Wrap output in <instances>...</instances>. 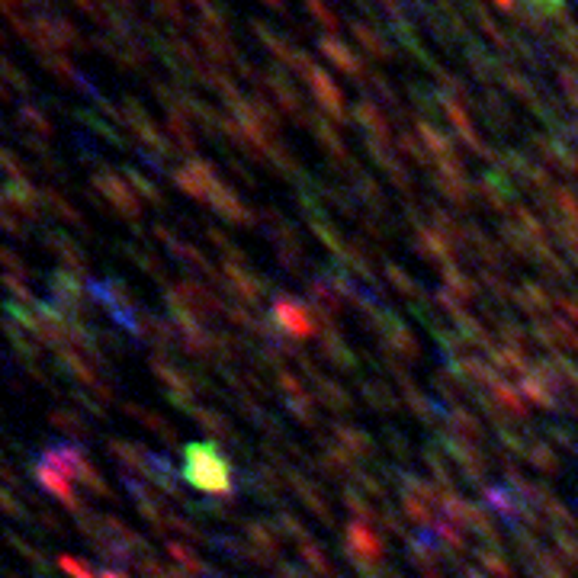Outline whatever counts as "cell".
I'll return each mask as SVG.
<instances>
[{"mask_svg":"<svg viewBox=\"0 0 578 578\" xmlns=\"http://www.w3.org/2000/svg\"><path fill=\"white\" fill-rule=\"evenodd\" d=\"M184 476L186 486H193L196 492L212 495V498H241V479H235V466H231L229 453H222L219 444H184Z\"/></svg>","mask_w":578,"mask_h":578,"instance_id":"cell-1","label":"cell"},{"mask_svg":"<svg viewBox=\"0 0 578 578\" xmlns=\"http://www.w3.org/2000/svg\"><path fill=\"white\" fill-rule=\"evenodd\" d=\"M46 296L65 318H74V322H87V315L93 312V296L87 289L84 277H74L68 270H52L46 280Z\"/></svg>","mask_w":578,"mask_h":578,"instance_id":"cell-2","label":"cell"},{"mask_svg":"<svg viewBox=\"0 0 578 578\" xmlns=\"http://www.w3.org/2000/svg\"><path fill=\"white\" fill-rule=\"evenodd\" d=\"M383 533L367 521H347L344 524V556L360 575L383 569Z\"/></svg>","mask_w":578,"mask_h":578,"instance_id":"cell-3","label":"cell"},{"mask_svg":"<svg viewBox=\"0 0 578 578\" xmlns=\"http://www.w3.org/2000/svg\"><path fill=\"white\" fill-rule=\"evenodd\" d=\"M376 338H379V350H383L385 357H395V360L409 363V367H411V363L424 360L421 341L415 338V332H411L409 324L395 315L393 308H385L383 315H379Z\"/></svg>","mask_w":578,"mask_h":578,"instance_id":"cell-4","label":"cell"},{"mask_svg":"<svg viewBox=\"0 0 578 578\" xmlns=\"http://www.w3.org/2000/svg\"><path fill=\"white\" fill-rule=\"evenodd\" d=\"M93 190L103 193V200L113 206V212L123 219V222H129L132 229H142L139 225L142 200H139V193L132 190L123 177H116L113 170H97V174H93Z\"/></svg>","mask_w":578,"mask_h":578,"instance_id":"cell-5","label":"cell"},{"mask_svg":"<svg viewBox=\"0 0 578 578\" xmlns=\"http://www.w3.org/2000/svg\"><path fill=\"white\" fill-rule=\"evenodd\" d=\"M270 318L277 322V328L286 334V338H293V341L318 338V324H315V315H312V308H308V302L289 299L286 293H277L273 296Z\"/></svg>","mask_w":578,"mask_h":578,"instance_id":"cell-6","label":"cell"},{"mask_svg":"<svg viewBox=\"0 0 578 578\" xmlns=\"http://www.w3.org/2000/svg\"><path fill=\"white\" fill-rule=\"evenodd\" d=\"M219 267H222V289L231 299L247 308L261 306V299L267 296V280L247 270V263H219Z\"/></svg>","mask_w":578,"mask_h":578,"instance_id":"cell-7","label":"cell"},{"mask_svg":"<svg viewBox=\"0 0 578 578\" xmlns=\"http://www.w3.org/2000/svg\"><path fill=\"white\" fill-rule=\"evenodd\" d=\"M283 476H286V486H289V492H293L296 498H299L302 505H306V508L318 517V521H324L328 527H334V511H332V505H328V498H324L322 486H318L315 479L308 476V472L296 470L293 462H289V466H283Z\"/></svg>","mask_w":578,"mask_h":578,"instance_id":"cell-8","label":"cell"},{"mask_svg":"<svg viewBox=\"0 0 578 578\" xmlns=\"http://www.w3.org/2000/svg\"><path fill=\"white\" fill-rule=\"evenodd\" d=\"M0 193H4V200L23 216V222H32V225L46 222V200H42V190H36L26 177L7 180V184L0 186Z\"/></svg>","mask_w":578,"mask_h":578,"instance_id":"cell-9","label":"cell"},{"mask_svg":"<svg viewBox=\"0 0 578 578\" xmlns=\"http://www.w3.org/2000/svg\"><path fill=\"white\" fill-rule=\"evenodd\" d=\"M437 444L447 450L450 462L460 470V476H466L470 482H486V476H488L486 450L472 447V444H462V440H453V437H447V434H440Z\"/></svg>","mask_w":578,"mask_h":578,"instance_id":"cell-10","label":"cell"},{"mask_svg":"<svg viewBox=\"0 0 578 578\" xmlns=\"http://www.w3.org/2000/svg\"><path fill=\"white\" fill-rule=\"evenodd\" d=\"M190 418L200 424V427L209 434V437H216L219 447H222V450H231V453L245 456V440H241V434L235 431V424H231L219 409H209V405H196V411H193Z\"/></svg>","mask_w":578,"mask_h":578,"instance_id":"cell-11","label":"cell"},{"mask_svg":"<svg viewBox=\"0 0 578 578\" xmlns=\"http://www.w3.org/2000/svg\"><path fill=\"white\" fill-rule=\"evenodd\" d=\"M42 241L58 257V270H68L74 277H87V254L74 238H68L62 229H42Z\"/></svg>","mask_w":578,"mask_h":578,"instance_id":"cell-12","label":"cell"},{"mask_svg":"<svg viewBox=\"0 0 578 578\" xmlns=\"http://www.w3.org/2000/svg\"><path fill=\"white\" fill-rule=\"evenodd\" d=\"M30 470H32V479H36L39 486L46 488L48 495H55V498L62 501L65 508L71 511V514H81V511L87 508V505H81V498H77V492H74V482H71V479H65L62 472H55L52 466H46V462L39 460H32L30 462Z\"/></svg>","mask_w":578,"mask_h":578,"instance_id":"cell-13","label":"cell"},{"mask_svg":"<svg viewBox=\"0 0 578 578\" xmlns=\"http://www.w3.org/2000/svg\"><path fill=\"white\" fill-rule=\"evenodd\" d=\"M328 437H332L334 444H341V447L354 456L357 462H367V460L376 456V440H373V434L363 431V427H357V424L334 421L332 427H328Z\"/></svg>","mask_w":578,"mask_h":578,"instance_id":"cell-14","label":"cell"},{"mask_svg":"<svg viewBox=\"0 0 578 578\" xmlns=\"http://www.w3.org/2000/svg\"><path fill=\"white\" fill-rule=\"evenodd\" d=\"M415 251L427 263H434V267H447V263H456L453 241L444 238V235H440L437 229H431L427 222L418 225V231H415Z\"/></svg>","mask_w":578,"mask_h":578,"instance_id":"cell-15","label":"cell"},{"mask_svg":"<svg viewBox=\"0 0 578 578\" xmlns=\"http://www.w3.org/2000/svg\"><path fill=\"white\" fill-rule=\"evenodd\" d=\"M401 405H405V409H409L418 421L431 424V427H440V424H444V418H447V409H444V405H440L434 395L421 393L415 379L401 383Z\"/></svg>","mask_w":578,"mask_h":578,"instance_id":"cell-16","label":"cell"},{"mask_svg":"<svg viewBox=\"0 0 578 578\" xmlns=\"http://www.w3.org/2000/svg\"><path fill=\"white\" fill-rule=\"evenodd\" d=\"M241 537H245L254 549L267 553L273 563H280V553H283V533H280L277 521H263V517L241 521Z\"/></svg>","mask_w":578,"mask_h":578,"instance_id":"cell-17","label":"cell"},{"mask_svg":"<svg viewBox=\"0 0 578 578\" xmlns=\"http://www.w3.org/2000/svg\"><path fill=\"white\" fill-rule=\"evenodd\" d=\"M440 434H447V437L479 447V444H482V437H486V427H482V418L472 415L470 409L453 405V409H447V418H444V431H440Z\"/></svg>","mask_w":578,"mask_h":578,"instance_id":"cell-18","label":"cell"},{"mask_svg":"<svg viewBox=\"0 0 578 578\" xmlns=\"http://www.w3.org/2000/svg\"><path fill=\"white\" fill-rule=\"evenodd\" d=\"M318 350H322L324 360L334 363L341 373H357V367H360V360H357V354L347 347V341H344V334H341L338 324L322 328V334H318Z\"/></svg>","mask_w":578,"mask_h":578,"instance_id":"cell-19","label":"cell"},{"mask_svg":"<svg viewBox=\"0 0 578 578\" xmlns=\"http://www.w3.org/2000/svg\"><path fill=\"white\" fill-rule=\"evenodd\" d=\"M107 450H109V456L119 462V472H129V476L145 479L148 456H151V450H145L142 444H135V440H125V437H107Z\"/></svg>","mask_w":578,"mask_h":578,"instance_id":"cell-20","label":"cell"},{"mask_svg":"<svg viewBox=\"0 0 578 578\" xmlns=\"http://www.w3.org/2000/svg\"><path fill=\"white\" fill-rule=\"evenodd\" d=\"M177 184H180V190H184L186 196H193V200H200V203H209L212 190H216L222 180L212 174V168H209V164L196 161V164H186L184 170H177Z\"/></svg>","mask_w":578,"mask_h":578,"instance_id":"cell-21","label":"cell"},{"mask_svg":"<svg viewBox=\"0 0 578 578\" xmlns=\"http://www.w3.org/2000/svg\"><path fill=\"white\" fill-rule=\"evenodd\" d=\"M209 206L216 209L219 216L225 219V222L231 225H257L254 212L245 206V203L235 196V190H229L225 184H219L216 190H212V196H209Z\"/></svg>","mask_w":578,"mask_h":578,"instance_id":"cell-22","label":"cell"},{"mask_svg":"<svg viewBox=\"0 0 578 578\" xmlns=\"http://www.w3.org/2000/svg\"><path fill=\"white\" fill-rule=\"evenodd\" d=\"M308 385H312V395H315V401L322 405V409L328 411H350V405H354V399H350V393H347L344 385L334 383L328 373H318V376L308 379Z\"/></svg>","mask_w":578,"mask_h":578,"instance_id":"cell-23","label":"cell"},{"mask_svg":"<svg viewBox=\"0 0 578 578\" xmlns=\"http://www.w3.org/2000/svg\"><path fill=\"white\" fill-rule=\"evenodd\" d=\"M514 302L524 308L531 318H547V315H553L556 296L539 283H521V286H514Z\"/></svg>","mask_w":578,"mask_h":578,"instance_id":"cell-24","label":"cell"},{"mask_svg":"<svg viewBox=\"0 0 578 578\" xmlns=\"http://www.w3.org/2000/svg\"><path fill=\"white\" fill-rule=\"evenodd\" d=\"M488 363H492L495 370L501 373L505 379H521L531 373V357L524 354V350H514V347H505V344H495L492 350H488Z\"/></svg>","mask_w":578,"mask_h":578,"instance_id":"cell-25","label":"cell"},{"mask_svg":"<svg viewBox=\"0 0 578 578\" xmlns=\"http://www.w3.org/2000/svg\"><path fill=\"white\" fill-rule=\"evenodd\" d=\"M48 424L55 431H62L71 444H84L91 437V421L84 415H77L74 409H52L48 411Z\"/></svg>","mask_w":578,"mask_h":578,"instance_id":"cell-26","label":"cell"},{"mask_svg":"<svg viewBox=\"0 0 578 578\" xmlns=\"http://www.w3.org/2000/svg\"><path fill=\"white\" fill-rule=\"evenodd\" d=\"M123 411L129 418H135V421H142L148 427V431L154 434V437H161L164 444H177V431L168 424V418H161L158 411L145 409V405H135V401H123Z\"/></svg>","mask_w":578,"mask_h":578,"instance_id":"cell-27","label":"cell"},{"mask_svg":"<svg viewBox=\"0 0 578 578\" xmlns=\"http://www.w3.org/2000/svg\"><path fill=\"white\" fill-rule=\"evenodd\" d=\"M424 466L431 472V482L437 488H453V462H450L447 450L440 444H427L424 447Z\"/></svg>","mask_w":578,"mask_h":578,"instance_id":"cell-28","label":"cell"},{"mask_svg":"<svg viewBox=\"0 0 578 578\" xmlns=\"http://www.w3.org/2000/svg\"><path fill=\"white\" fill-rule=\"evenodd\" d=\"M360 393H363V399H367V405L383 411V415H393V411H399V405H401V399L383 383V379H363Z\"/></svg>","mask_w":578,"mask_h":578,"instance_id":"cell-29","label":"cell"},{"mask_svg":"<svg viewBox=\"0 0 578 578\" xmlns=\"http://www.w3.org/2000/svg\"><path fill=\"white\" fill-rule=\"evenodd\" d=\"M283 405L286 411L296 418V421L302 424V427H315L318 424V405L315 395H312V389H302V393H293V395H283Z\"/></svg>","mask_w":578,"mask_h":578,"instance_id":"cell-30","label":"cell"},{"mask_svg":"<svg viewBox=\"0 0 578 578\" xmlns=\"http://www.w3.org/2000/svg\"><path fill=\"white\" fill-rule=\"evenodd\" d=\"M476 559L488 578H514V565L508 563V556H505V549L501 547H488V543H482V547H476Z\"/></svg>","mask_w":578,"mask_h":578,"instance_id":"cell-31","label":"cell"},{"mask_svg":"<svg viewBox=\"0 0 578 578\" xmlns=\"http://www.w3.org/2000/svg\"><path fill=\"white\" fill-rule=\"evenodd\" d=\"M42 200H46V206L55 212V219H62V222H68V225H74V229L87 231L84 216H81V212H77V209L71 206V200L65 196L62 190H55V186H46V190H42Z\"/></svg>","mask_w":578,"mask_h":578,"instance_id":"cell-32","label":"cell"},{"mask_svg":"<svg viewBox=\"0 0 578 578\" xmlns=\"http://www.w3.org/2000/svg\"><path fill=\"white\" fill-rule=\"evenodd\" d=\"M296 553H299L302 565H306L308 572H315L318 578H338V569H334V563L328 559L324 547H318V539H312V543H302Z\"/></svg>","mask_w":578,"mask_h":578,"instance_id":"cell-33","label":"cell"},{"mask_svg":"<svg viewBox=\"0 0 578 578\" xmlns=\"http://www.w3.org/2000/svg\"><path fill=\"white\" fill-rule=\"evenodd\" d=\"M341 505L350 511V521H367V524L376 527V511L379 508L357 486H347L344 492H341Z\"/></svg>","mask_w":578,"mask_h":578,"instance_id":"cell-34","label":"cell"},{"mask_svg":"<svg viewBox=\"0 0 578 578\" xmlns=\"http://www.w3.org/2000/svg\"><path fill=\"white\" fill-rule=\"evenodd\" d=\"M527 565V575L531 578H569V569H565V563L559 559V553L556 549H543L539 556H533Z\"/></svg>","mask_w":578,"mask_h":578,"instance_id":"cell-35","label":"cell"},{"mask_svg":"<svg viewBox=\"0 0 578 578\" xmlns=\"http://www.w3.org/2000/svg\"><path fill=\"white\" fill-rule=\"evenodd\" d=\"M527 462H531V470L539 472V476H556V472L563 470V462L556 456V450L543 440H531V447H527Z\"/></svg>","mask_w":578,"mask_h":578,"instance_id":"cell-36","label":"cell"},{"mask_svg":"<svg viewBox=\"0 0 578 578\" xmlns=\"http://www.w3.org/2000/svg\"><path fill=\"white\" fill-rule=\"evenodd\" d=\"M277 527H280V533H283V539L296 543V549H299L302 543H312V539H315V537H312V531L302 524L299 517H296L293 511H286V508L277 511Z\"/></svg>","mask_w":578,"mask_h":578,"instance_id":"cell-37","label":"cell"},{"mask_svg":"<svg viewBox=\"0 0 578 578\" xmlns=\"http://www.w3.org/2000/svg\"><path fill=\"white\" fill-rule=\"evenodd\" d=\"M123 254L129 257L132 263H139V267L145 270L148 277H154L158 283L164 286V263H161V257L154 254V251H148V247H139V245H123Z\"/></svg>","mask_w":578,"mask_h":578,"instance_id":"cell-38","label":"cell"},{"mask_svg":"<svg viewBox=\"0 0 578 578\" xmlns=\"http://www.w3.org/2000/svg\"><path fill=\"white\" fill-rule=\"evenodd\" d=\"M385 280H389V283L399 289L401 299H409V302L421 299V286H418V280L411 277L405 267H399V263H385Z\"/></svg>","mask_w":578,"mask_h":578,"instance_id":"cell-39","label":"cell"},{"mask_svg":"<svg viewBox=\"0 0 578 578\" xmlns=\"http://www.w3.org/2000/svg\"><path fill=\"white\" fill-rule=\"evenodd\" d=\"M376 531L385 537H405V521L393 505H379L376 511Z\"/></svg>","mask_w":578,"mask_h":578,"instance_id":"cell-40","label":"cell"},{"mask_svg":"<svg viewBox=\"0 0 578 578\" xmlns=\"http://www.w3.org/2000/svg\"><path fill=\"white\" fill-rule=\"evenodd\" d=\"M164 531H177V533H184V537H186V539H193V543H209V533H206V531H200V524H196V521H190V517L174 514V511H170V514H168V524H164Z\"/></svg>","mask_w":578,"mask_h":578,"instance_id":"cell-41","label":"cell"},{"mask_svg":"<svg viewBox=\"0 0 578 578\" xmlns=\"http://www.w3.org/2000/svg\"><path fill=\"white\" fill-rule=\"evenodd\" d=\"M0 511H4L7 517H13V521H23V524H32V521H36V517L26 511L23 501L16 498V495L10 492V488H4V486H0Z\"/></svg>","mask_w":578,"mask_h":578,"instance_id":"cell-42","label":"cell"},{"mask_svg":"<svg viewBox=\"0 0 578 578\" xmlns=\"http://www.w3.org/2000/svg\"><path fill=\"white\" fill-rule=\"evenodd\" d=\"M0 267H4V273H10V277H32L30 263L16 254L10 245H0Z\"/></svg>","mask_w":578,"mask_h":578,"instance_id":"cell-43","label":"cell"},{"mask_svg":"<svg viewBox=\"0 0 578 578\" xmlns=\"http://www.w3.org/2000/svg\"><path fill=\"white\" fill-rule=\"evenodd\" d=\"M129 180H132V190L139 193V200H145V203H151V206H158V209H164V196H161V190L151 184V180H145L142 174H135V170H129Z\"/></svg>","mask_w":578,"mask_h":578,"instance_id":"cell-44","label":"cell"},{"mask_svg":"<svg viewBox=\"0 0 578 578\" xmlns=\"http://www.w3.org/2000/svg\"><path fill=\"white\" fill-rule=\"evenodd\" d=\"M58 569L68 578H100V572H93L87 559H77V556H58Z\"/></svg>","mask_w":578,"mask_h":578,"instance_id":"cell-45","label":"cell"},{"mask_svg":"<svg viewBox=\"0 0 578 578\" xmlns=\"http://www.w3.org/2000/svg\"><path fill=\"white\" fill-rule=\"evenodd\" d=\"M357 193H360V200L367 203V206L383 209V196H379V186L373 184L370 177H360V180H357Z\"/></svg>","mask_w":578,"mask_h":578,"instance_id":"cell-46","label":"cell"},{"mask_svg":"<svg viewBox=\"0 0 578 578\" xmlns=\"http://www.w3.org/2000/svg\"><path fill=\"white\" fill-rule=\"evenodd\" d=\"M556 308L563 312L565 322H572L578 328V296L575 293H565V296H556Z\"/></svg>","mask_w":578,"mask_h":578,"instance_id":"cell-47","label":"cell"},{"mask_svg":"<svg viewBox=\"0 0 578 578\" xmlns=\"http://www.w3.org/2000/svg\"><path fill=\"white\" fill-rule=\"evenodd\" d=\"M36 524H42L48 533H65V521H62V517L55 514V511L42 508V505H39V511H36Z\"/></svg>","mask_w":578,"mask_h":578,"instance_id":"cell-48","label":"cell"},{"mask_svg":"<svg viewBox=\"0 0 578 578\" xmlns=\"http://www.w3.org/2000/svg\"><path fill=\"white\" fill-rule=\"evenodd\" d=\"M549 437H553L559 447H565V450H572V453H578V437L569 431V427H563V424H553V427H549Z\"/></svg>","mask_w":578,"mask_h":578,"instance_id":"cell-49","label":"cell"},{"mask_svg":"<svg viewBox=\"0 0 578 578\" xmlns=\"http://www.w3.org/2000/svg\"><path fill=\"white\" fill-rule=\"evenodd\" d=\"M0 170H7L10 180L26 177V174H23V164H20V158H16V154H10L7 148H0Z\"/></svg>","mask_w":578,"mask_h":578,"instance_id":"cell-50","label":"cell"},{"mask_svg":"<svg viewBox=\"0 0 578 578\" xmlns=\"http://www.w3.org/2000/svg\"><path fill=\"white\" fill-rule=\"evenodd\" d=\"M277 578H318L315 572H308L306 565L296 563H277Z\"/></svg>","mask_w":578,"mask_h":578,"instance_id":"cell-51","label":"cell"},{"mask_svg":"<svg viewBox=\"0 0 578 578\" xmlns=\"http://www.w3.org/2000/svg\"><path fill=\"white\" fill-rule=\"evenodd\" d=\"M385 440H389V450H393L395 456H409V440L401 437V434H395V427H385Z\"/></svg>","mask_w":578,"mask_h":578,"instance_id":"cell-52","label":"cell"},{"mask_svg":"<svg viewBox=\"0 0 578 578\" xmlns=\"http://www.w3.org/2000/svg\"><path fill=\"white\" fill-rule=\"evenodd\" d=\"M100 578H129V575H125V569H109V565H103Z\"/></svg>","mask_w":578,"mask_h":578,"instance_id":"cell-53","label":"cell"},{"mask_svg":"<svg viewBox=\"0 0 578 578\" xmlns=\"http://www.w3.org/2000/svg\"><path fill=\"white\" fill-rule=\"evenodd\" d=\"M421 578H447V575H444V572H440V569H434V572H424Z\"/></svg>","mask_w":578,"mask_h":578,"instance_id":"cell-54","label":"cell"},{"mask_svg":"<svg viewBox=\"0 0 578 578\" xmlns=\"http://www.w3.org/2000/svg\"><path fill=\"white\" fill-rule=\"evenodd\" d=\"M357 578H383V575H379V569H376V572H367V575H357Z\"/></svg>","mask_w":578,"mask_h":578,"instance_id":"cell-55","label":"cell"},{"mask_svg":"<svg viewBox=\"0 0 578 578\" xmlns=\"http://www.w3.org/2000/svg\"><path fill=\"white\" fill-rule=\"evenodd\" d=\"M7 578H20V575H16V572H7Z\"/></svg>","mask_w":578,"mask_h":578,"instance_id":"cell-56","label":"cell"}]
</instances>
